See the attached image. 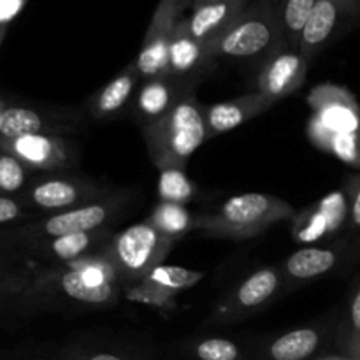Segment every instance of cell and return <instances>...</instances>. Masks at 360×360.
I'll use <instances>...</instances> for the list:
<instances>
[{
  "mask_svg": "<svg viewBox=\"0 0 360 360\" xmlns=\"http://www.w3.org/2000/svg\"><path fill=\"white\" fill-rule=\"evenodd\" d=\"M122 287L101 255H90L58 267L34 269L21 315L46 309H109L116 306Z\"/></svg>",
  "mask_w": 360,
  "mask_h": 360,
  "instance_id": "obj_1",
  "label": "cell"
},
{
  "mask_svg": "<svg viewBox=\"0 0 360 360\" xmlns=\"http://www.w3.org/2000/svg\"><path fill=\"white\" fill-rule=\"evenodd\" d=\"M313 116L308 136L320 150L350 167L360 169V111L354 95L334 84H322L308 98Z\"/></svg>",
  "mask_w": 360,
  "mask_h": 360,
  "instance_id": "obj_2",
  "label": "cell"
},
{
  "mask_svg": "<svg viewBox=\"0 0 360 360\" xmlns=\"http://www.w3.org/2000/svg\"><path fill=\"white\" fill-rule=\"evenodd\" d=\"M129 199V192L111 193L105 199L77 210L46 214L14 227L0 229V253H7L32 243L111 227L112 221L118 220L120 214L127 210Z\"/></svg>",
  "mask_w": 360,
  "mask_h": 360,
  "instance_id": "obj_3",
  "label": "cell"
},
{
  "mask_svg": "<svg viewBox=\"0 0 360 360\" xmlns=\"http://www.w3.org/2000/svg\"><path fill=\"white\" fill-rule=\"evenodd\" d=\"M151 162L160 169H185L186 162L207 141L204 108L195 95L183 97L167 115L141 129Z\"/></svg>",
  "mask_w": 360,
  "mask_h": 360,
  "instance_id": "obj_4",
  "label": "cell"
},
{
  "mask_svg": "<svg viewBox=\"0 0 360 360\" xmlns=\"http://www.w3.org/2000/svg\"><path fill=\"white\" fill-rule=\"evenodd\" d=\"M294 217V207L280 197L257 192L239 193L225 200L214 213L195 217V231L207 238L245 241Z\"/></svg>",
  "mask_w": 360,
  "mask_h": 360,
  "instance_id": "obj_5",
  "label": "cell"
},
{
  "mask_svg": "<svg viewBox=\"0 0 360 360\" xmlns=\"http://www.w3.org/2000/svg\"><path fill=\"white\" fill-rule=\"evenodd\" d=\"M174 243L150 220H144L112 234L97 250V255L111 266L116 283L125 290L141 283L150 271L164 264Z\"/></svg>",
  "mask_w": 360,
  "mask_h": 360,
  "instance_id": "obj_6",
  "label": "cell"
},
{
  "mask_svg": "<svg viewBox=\"0 0 360 360\" xmlns=\"http://www.w3.org/2000/svg\"><path fill=\"white\" fill-rule=\"evenodd\" d=\"M287 46L280 20L269 0H257L210 46L211 58L252 60L273 55Z\"/></svg>",
  "mask_w": 360,
  "mask_h": 360,
  "instance_id": "obj_7",
  "label": "cell"
},
{
  "mask_svg": "<svg viewBox=\"0 0 360 360\" xmlns=\"http://www.w3.org/2000/svg\"><path fill=\"white\" fill-rule=\"evenodd\" d=\"M108 186L69 172L34 176L20 195L25 206L37 217L63 213L88 206L111 195Z\"/></svg>",
  "mask_w": 360,
  "mask_h": 360,
  "instance_id": "obj_8",
  "label": "cell"
},
{
  "mask_svg": "<svg viewBox=\"0 0 360 360\" xmlns=\"http://www.w3.org/2000/svg\"><path fill=\"white\" fill-rule=\"evenodd\" d=\"M84 116L77 108L7 104L0 118V139L35 134L74 137L84 130Z\"/></svg>",
  "mask_w": 360,
  "mask_h": 360,
  "instance_id": "obj_9",
  "label": "cell"
},
{
  "mask_svg": "<svg viewBox=\"0 0 360 360\" xmlns=\"http://www.w3.org/2000/svg\"><path fill=\"white\" fill-rule=\"evenodd\" d=\"M112 236L111 227L101 229L91 232H77V234L63 236V238L48 239V241L32 243V245L20 246L7 253H0L23 266L34 269L44 267H58L74 260L84 259L97 253V250Z\"/></svg>",
  "mask_w": 360,
  "mask_h": 360,
  "instance_id": "obj_10",
  "label": "cell"
},
{
  "mask_svg": "<svg viewBox=\"0 0 360 360\" xmlns=\"http://www.w3.org/2000/svg\"><path fill=\"white\" fill-rule=\"evenodd\" d=\"M0 146L23 162L32 172L41 174L72 171L81 158L74 137L67 136H21L14 139H0Z\"/></svg>",
  "mask_w": 360,
  "mask_h": 360,
  "instance_id": "obj_11",
  "label": "cell"
},
{
  "mask_svg": "<svg viewBox=\"0 0 360 360\" xmlns=\"http://www.w3.org/2000/svg\"><path fill=\"white\" fill-rule=\"evenodd\" d=\"M186 0H160L150 21L139 55L134 60L141 81L169 74V48Z\"/></svg>",
  "mask_w": 360,
  "mask_h": 360,
  "instance_id": "obj_12",
  "label": "cell"
},
{
  "mask_svg": "<svg viewBox=\"0 0 360 360\" xmlns=\"http://www.w3.org/2000/svg\"><path fill=\"white\" fill-rule=\"evenodd\" d=\"M360 18V0H319L302 32L299 51L311 60Z\"/></svg>",
  "mask_w": 360,
  "mask_h": 360,
  "instance_id": "obj_13",
  "label": "cell"
},
{
  "mask_svg": "<svg viewBox=\"0 0 360 360\" xmlns=\"http://www.w3.org/2000/svg\"><path fill=\"white\" fill-rule=\"evenodd\" d=\"M283 274L278 267H262L250 274L238 285L225 299H221L213 313V320L218 323H231L260 308L276 295L280 290Z\"/></svg>",
  "mask_w": 360,
  "mask_h": 360,
  "instance_id": "obj_14",
  "label": "cell"
},
{
  "mask_svg": "<svg viewBox=\"0 0 360 360\" xmlns=\"http://www.w3.org/2000/svg\"><path fill=\"white\" fill-rule=\"evenodd\" d=\"M204 276L206 274L200 273V271L160 264L153 271H150L141 283L125 288L123 292L127 294V297L143 302V304L160 309H171L176 306L174 299L181 292L195 287L200 280H204Z\"/></svg>",
  "mask_w": 360,
  "mask_h": 360,
  "instance_id": "obj_15",
  "label": "cell"
},
{
  "mask_svg": "<svg viewBox=\"0 0 360 360\" xmlns=\"http://www.w3.org/2000/svg\"><path fill=\"white\" fill-rule=\"evenodd\" d=\"M193 91V79L176 77L171 74L141 81L134 101L130 104V115L139 127L150 125L164 115H167L183 97Z\"/></svg>",
  "mask_w": 360,
  "mask_h": 360,
  "instance_id": "obj_16",
  "label": "cell"
},
{
  "mask_svg": "<svg viewBox=\"0 0 360 360\" xmlns=\"http://www.w3.org/2000/svg\"><path fill=\"white\" fill-rule=\"evenodd\" d=\"M308 60L299 49L283 46L267 56L257 77V91L276 104L302 86L308 76Z\"/></svg>",
  "mask_w": 360,
  "mask_h": 360,
  "instance_id": "obj_17",
  "label": "cell"
},
{
  "mask_svg": "<svg viewBox=\"0 0 360 360\" xmlns=\"http://www.w3.org/2000/svg\"><path fill=\"white\" fill-rule=\"evenodd\" d=\"M345 221H348V197L343 188L295 214L292 236L299 243H316L336 234Z\"/></svg>",
  "mask_w": 360,
  "mask_h": 360,
  "instance_id": "obj_18",
  "label": "cell"
},
{
  "mask_svg": "<svg viewBox=\"0 0 360 360\" xmlns=\"http://www.w3.org/2000/svg\"><path fill=\"white\" fill-rule=\"evenodd\" d=\"M246 6L248 4L238 0H200L193 4L192 14L185 18L190 34L210 53V46L234 23Z\"/></svg>",
  "mask_w": 360,
  "mask_h": 360,
  "instance_id": "obj_19",
  "label": "cell"
},
{
  "mask_svg": "<svg viewBox=\"0 0 360 360\" xmlns=\"http://www.w3.org/2000/svg\"><path fill=\"white\" fill-rule=\"evenodd\" d=\"M273 105L274 102L269 101L266 95L253 91V94L241 95V97H236L232 101H225L220 102V104L204 108L207 139H214V137L221 136L229 130L238 129L248 120L269 111Z\"/></svg>",
  "mask_w": 360,
  "mask_h": 360,
  "instance_id": "obj_20",
  "label": "cell"
},
{
  "mask_svg": "<svg viewBox=\"0 0 360 360\" xmlns=\"http://www.w3.org/2000/svg\"><path fill=\"white\" fill-rule=\"evenodd\" d=\"M141 77L134 63H129L105 86L91 95L86 104V115L91 120H101V122L122 115L132 104Z\"/></svg>",
  "mask_w": 360,
  "mask_h": 360,
  "instance_id": "obj_21",
  "label": "cell"
},
{
  "mask_svg": "<svg viewBox=\"0 0 360 360\" xmlns=\"http://www.w3.org/2000/svg\"><path fill=\"white\" fill-rule=\"evenodd\" d=\"M211 62L207 49L190 34L185 16L176 25L172 35L171 48H169V74L176 77L192 79L197 70Z\"/></svg>",
  "mask_w": 360,
  "mask_h": 360,
  "instance_id": "obj_22",
  "label": "cell"
},
{
  "mask_svg": "<svg viewBox=\"0 0 360 360\" xmlns=\"http://www.w3.org/2000/svg\"><path fill=\"white\" fill-rule=\"evenodd\" d=\"M34 280V271L6 255H0V315L23 311L25 295Z\"/></svg>",
  "mask_w": 360,
  "mask_h": 360,
  "instance_id": "obj_23",
  "label": "cell"
},
{
  "mask_svg": "<svg viewBox=\"0 0 360 360\" xmlns=\"http://www.w3.org/2000/svg\"><path fill=\"white\" fill-rule=\"evenodd\" d=\"M338 262H340V255L336 253V250L308 246V248L297 250L288 257L287 262L283 264V273L290 280H315L334 269Z\"/></svg>",
  "mask_w": 360,
  "mask_h": 360,
  "instance_id": "obj_24",
  "label": "cell"
},
{
  "mask_svg": "<svg viewBox=\"0 0 360 360\" xmlns=\"http://www.w3.org/2000/svg\"><path fill=\"white\" fill-rule=\"evenodd\" d=\"M323 334L315 327H302L281 334L267 348L269 360H308L319 352Z\"/></svg>",
  "mask_w": 360,
  "mask_h": 360,
  "instance_id": "obj_25",
  "label": "cell"
},
{
  "mask_svg": "<svg viewBox=\"0 0 360 360\" xmlns=\"http://www.w3.org/2000/svg\"><path fill=\"white\" fill-rule=\"evenodd\" d=\"M269 2L273 4L274 13L280 20L287 46L299 49L302 32L319 0H269Z\"/></svg>",
  "mask_w": 360,
  "mask_h": 360,
  "instance_id": "obj_26",
  "label": "cell"
},
{
  "mask_svg": "<svg viewBox=\"0 0 360 360\" xmlns=\"http://www.w3.org/2000/svg\"><path fill=\"white\" fill-rule=\"evenodd\" d=\"M148 220L174 241L195 231V217H192L183 204L160 202Z\"/></svg>",
  "mask_w": 360,
  "mask_h": 360,
  "instance_id": "obj_27",
  "label": "cell"
},
{
  "mask_svg": "<svg viewBox=\"0 0 360 360\" xmlns=\"http://www.w3.org/2000/svg\"><path fill=\"white\" fill-rule=\"evenodd\" d=\"M32 178L34 172L13 153L0 146V195L20 197Z\"/></svg>",
  "mask_w": 360,
  "mask_h": 360,
  "instance_id": "obj_28",
  "label": "cell"
},
{
  "mask_svg": "<svg viewBox=\"0 0 360 360\" xmlns=\"http://www.w3.org/2000/svg\"><path fill=\"white\" fill-rule=\"evenodd\" d=\"M160 199L162 202L185 204L195 193V186L190 183L183 169H160Z\"/></svg>",
  "mask_w": 360,
  "mask_h": 360,
  "instance_id": "obj_29",
  "label": "cell"
},
{
  "mask_svg": "<svg viewBox=\"0 0 360 360\" xmlns=\"http://www.w3.org/2000/svg\"><path fill=\"white\" fill-rule=\"evenodd\" d=\"M193 357L197 360H241V348L225 338H206L195 343Z\"/></svg>",
  "mask_w": 360,
  "mask_h": 360,
  "instance_id": "obj_30",
  "label": "cell"
},
{
  "mask_svg": "<svg viewBox=\"0 0 360 360\" xmlns=\"http://www.w3.org/2000/svg\"><path fill=\"white\" fill-rule=\"evenodd\" d=\"M35 218L39 217L25 206L20 197L0 195V229L14 227V225L32 221Z\"/></svg>",
  "mask_w": 360,
  "mask_h": 360,
  "instance_id": "obj_31",
  "label": "cell"
},
{
  "mask_svg": "<svg viewBox=\"0 0 360 360\" xmlns=\"http://www.w3.org/2000/svg\"><path fill=\"white\" fill-rule=\"evenodd\" d=\"M345 192L348 197V227L360 232V172L348 179Z\"/></svg>",
  "mask_w": 360,
  "mask_h": 360,
  "instance_id": "obj_32",
  "label": "cell"
},
{
  "mask_svg": "<svg viewBox=\"0 0 360 360\" xmlns=\"http://www.w3.org/2000/svg\"><path fill=\"white\" fill-rule=\"evenodd\" d=\"M360 338V283L355 288L354 295L350 299V304H348V315L347 322H345V336H343V345L347 341Z\"/></svg>",
  "mask_w": 360,
  "mask_h": 360,
  "instance_id": "obj_33",
  "label": "cell"
},
{
  "mask_svg": "<svg viewBox=\"0 0 360 360\" xmlns=\"http://www.w3.org/2000/svg\"><path fill=\"white\" fill-rule=\"evenodd\" d=\"M28 0H0V28H9Z\"/></svg>",
  "mask_w": 360,
  "mask_h": 360,
  "instance_id": "obj_34",
  "label": "cell"
},
{
  "mask_svg": "<svg viewBox=\"0 0 360 360\" xmlns=\"http://www.w3.org/2000/svg\"><path fill=\"white\" fill-rule=\"evenodd\" d=\"M65 360H130L115 352H70L67 354Z\"/></svg>",
  "mask_w": 360,
  "mask_h": 360,
  "instance_id": "obj_35",
  "label": "cell"
},
{
  "mask_svg": "<svg viewBox=\"0 0 360 360\" xmlns=\"http://www.w3.org/2000/svg\"><path fill=\"white\" fill-rule=\"evenodd\" d=\"M343 347H345V350H347L350 360H360V338H355V340L347 341Z\"/></svg>",
  "mask_w": 360,
  "mask_h": 360,
  "instance_id": "obj_36",
  "label": "cell"
},
{
  "mask_svg": "<svg viewBox=\"0 0 360 360\" xmlns=\"http://www.w3.org/2000/svg\"><path fill=\"white\" fill-rule=\"evenodd\" d=\"M6 108H7V102L4 101V98H0V118H2V115H4V111H6Z\"/></svg>",
  "mask_w": 360,
  "mask_h": 360,
  "instance_id": "obj_37",
  "label": "cell"
},
{
  "mask_svg": "<svg viewBox=\"0 0 360 360\" xmlns=\"http://www.w3.org/2000/svg\"><path fill=\"white\" fill-rule=\"evenodd\" d=\"M6 34H7V28H0V46H2L4 39H6Z\"/></svg>",
  "mask_w": 360,
  "mask_h": 360,
  "instance_id": "obj_38",
  "label": "cell"
},
{
  "mask_svg": "<svg viewBox=\"0 0 360 360\" xmlns=\"http://www.w3.org/2000/svg\"><path fill=\"white\" fill-rule=\"evenodd\" d=\"M186 2H192V4H197V2H200V0H186Z\"/></svg>",
  "mask_w": 360,
  "mask_h": 360,
  "instance_id": "obj_39",
  "label": "cell"
},
{
  "mask_svg": "<svg viewBox=\"0 0 360 360\" xmlns=\"http://www.w3.org/2000/svg\"><path fill=\"white\" fill-rule=\"evenodd\" d=\"M238 2H243V4H250V0H238Z\"/></svg>",
  "mask_w": 360,
  "mask_h": 360,
  "instance_id": "obj_40",
  "label": "cell"
}]
</instances>
